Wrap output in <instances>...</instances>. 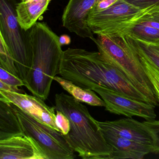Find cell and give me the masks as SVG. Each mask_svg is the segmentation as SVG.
I'll use <instances>...</instances> for the list:
<instances>
[{
	"instance_id": "277c9868",
	"label": "cell",
	"mask_w": 159,
	"mask_h": 159,
	"mask_svg": "<svg viewBox=\"0 0 159 159\" xmlns=\"http://www.w3.org/2000/svg\"><path fill=\"white\" fill-rule=\"evenodd\" d=\"M92 40L98 52L116 66L155 106L159 105L155 90L136 51L122 33L97 35Z\"/></svg>"
},
{
	"instance_id": "5b68a950",
	"label": "cell",
	"mask_w": 159,
	"mask_h": 159,
	"mask_svg": "<svg viewBox=\"0 0 159 159\" xmlns=\"http://www.w3.org/2000/svg\"><path fill=\"white\" fill-rule=\"evenodd\" d=\"M16 5L15 0H0V35L14 58L18 77L24 81L31 69L33 53L28 30L17 20Z\"/></svg>"
},
{
	"instance_id": "4316f807",
	"label": "cell",
	"mask_w": 159,
	"mask_h": 159,
	"mask_svg": "<svg viewBox=\"0 0 159 159\" xmlns=\"http://www.w3.org/2000/svg\"><path fill=\"white\" fill-rule=\"evenodd\" d=\"M59 42L61 46L69 45L71 43V39L67 35H61L59 38Z\"/></svg>"
},
{
	"instance_id": "6da1fadb",
	"label": "cell",
	"mask_w": 159,
	"mask_h": 159,
	"mask_svg": "<svg viewBox=\"0 0 159 159\" xmlns=\"http://www.w3.org/2000/svg\"><path fill=\"white\" fill-rule=\"evenodd\" d=\"M59 74L85 89L106 87L151 104L149 99L99 52L70 48L64 51Z\"/></svg>"
},
{
	"instance_id": "ba28073f",
	"label": "cell",
	"mask_w": 159,
	"mask_h": 159,
	"mask_svg": "<svg viewBox=\"0 0 159 159\" xmlns=\"http://www.w3.org/2000/svg\"><path fill=\"white\" fill-rule=\"evenodd\" d=\"M93 91L105 102V109L113 114L123 115L128 118L139 117L146 120L156 118V106L131 98L125 95L109 88L98 86Z\"/></svg>"
},
{
	"instance_id": "4fadbf2b",
	"label": "cell",
	"mask_w": 159,
	"mask_h": 159,
	"mask_svg": "<svg viewBox=\"0 0 159 159\" xmlns=\"http://www.w3.org/2000/svg\"><path fill=\"white\" fill-rule=\"evenodd\" d=\"M100 130L112 149L110 159H142L153 152V146L124 138L111 131Z\"/></svg>"
},
{
	"instance_id": "484cf974",
	"label": "cell",
	"mask_w": 159,
	"mask_h": 159,
	"mask_svg": "<svg viewBox=\"0 0 159 159\" xmlns=\"http://www.w3.org/2000/svg\"><path fill=\"white\" fill-rule=\"evenodd\" d=\"M0 90L4 91H9V92H15V93H25V91L22 89H19L18 86L7 84L0 81Z\"/></svg>"
},
{
	"instance_id": "52a82bcc",
	"label": "cell",
	"mask_w": 159,
	"mask_h": 159,
	"mask_svg": "<svg viewBox=\"0 0 159 159\" xmlns=\"http://www.w3.org/2000/svg\"><path fill=\"white\" fill-rule=\"evenodd\" d=\"M159 12L154 9L140 10L123 0H118L107 10L89 14L87 24L94 34L110 35L120 33L147 16Z\"/></svg>"
},
{
	"instance_id": "f1b7e54d",
	"label": "cell",
	"mask_w": 159,
	"mask_h": 159,
	"mask_svg": "<svg viewBox=\"0 0 159 159\" xmlns=\"http://www.w3.org/2000/svg\"><path fill=\"white\" fill-rule=\"evenodd\" d=\"M20 1H23V0H20Z\"/></svg>"
},
{
	"instance_id": "e0dca14e",
	"label": "cell",
	"mask_w": 159,
	"mask_h": 159,
	"mask_svg": "<svg viewBox=\"0 0 159 159\" xmlns=\"http://www.w3.org/2000/svg\"><path fill=\"white\" fill-rule=\"evenodd\" d=\"M123 35L128 44L133 49L145 57L159 69V41L148 42Z\"/></svg>"
},
{
	"instance_id": "9c48e42d",
	"label": "cell",
	"mask_w": 159,
	"mask_h": 159,
	"mask_svg": "<svg viewBox=\"0 0 159 159\" xmlns=\"http://www.w3.org/2000/svg\"><path fill=\"white\" fill-rule=\"evenodd\" d=\"M0 99L12 103L40 121L60 132L56 123L55 107L47 106L41 98L26 93L0 90Z\"/></svg>"
},
{
	"instance_id": "83f0119b",
	"label": "cell",
	"mask_w": 159,
	"mask_h": 159,
	"mask_svg": "<svg viewBox=\"0 0 159 159\" xmlns=\"http://www.w3.org/2000/svg\"><path fill=\"white\" fill-rule=\"evenodd\" d=\"M150 17L152 18V19H154V20L159 21V12L150 15Z\"/></svg>"
},
{
	"instance_id": "30bf717a",
	"label": "cell",
	"mask_w": 159,
	"mask_h": 159,
	"mask_svg": "<svg viewBox=\"0 0 159 159\" xmlns=\"http://www.w3.org/2000/svg\"><path fill=\"white\" fill-rule=\"evenodd\" d=\"M99 0H69L62 16L63 26L82 38L94 36L87 24L92 9Z\"/></svg>"
},
{
	"instance_id": "ffe728a7",
	"label": "cell",
	"mask_w": 159,
	"mask_h": 159,
	"mask_svg": "<svg viewBox=\"0 0 159 159\" xmlns=\"http://www.w3.org/2000/svg\"><path fill=\"white\" fill-rule=\"evenodd\" d=\"M136 52L140 57V60L145 67V70L152 84L157 98L159 101V69L148 60L145 57L136 51Z\"/></svg>"
},
{
	"instance_id": "603a6c76",
	"label": "cell",
	"mask_w": 159,
	"mask_h": 159,
	"mask_svg": "<svg viewBox=\"0 0 159 159\" xmlns=\"http://www.w3.org/2000/svg\"><path fill=\"white\" fill-rule=\"evenodd\" d=\"M55 121L60 132L65 135L67 134L70 127V122L67 117L62 111L56 110Z\"/></svg>"
},
{
	"instance_id": "8fae6325",
	"label": "cell",
	"mask_w": 159,
	"mask_h": 159,
	"mask_svg": "<svg viewBox=\"0 0 159 159\" xmlns=\"http://www.w3.org/2000/svg\"><path fill=\"white\" fill-rule=\"evenodd\" d=\"M98 123L101 130L111 131L124 138L153 147V134L143 122L129 118L114 121H98Z\"/></svg>"
},
{
	"instance_id": "9a60e30c",
	"label": "cell",
	"mask_w": 159,
	"mask_h": 159,
	"mask_svg": "<svg viewBox=\"0 0 159 159\" xmlns=\"http://www.w3.org/2000/svg\"><path fill=\"white\" fill-rule=\"evenodd\" d=\"M24 134L12 103L0 99V140Z\"/></svg>"
},
{
	"instance_id": "8992f818",
	"label": "cell",
	"mask_w": 159,
	"mask_h": 159,
	"mask_svg": "<svg viewBox=\"0 0 159 159\" xmlns=\"http://www.w3.org/2000/svg\"><path fill=\"white\" fill-rule=\"evenodd\" d=\"M24 134L32 138L45 159H73L76 155L65 135L13 105Z\"/></svg>"
},
{
	"instance_id": "44dd1931",
	"label": "cell",
	"mask_w": 159,
	"mask_h": 159,
	"mask_svg": "<svg viewBox=\"0 0 159 159\" xmlns=\"http://www.w3.org/2000/svg\"><path fill=\"white\" fill-rule=\"evenodd\" d=\"M140 10L154 9L159 11V0H123Z\"/></svg>"
},
{
	"instance_id": "cb8c5ba5",
	"label": "cell",
	"mask_w": 159,
	"mask_h": 159,
	"mask_svg": "<svg viewBox=\"0 0 159 159\" xmlns=\"http://www.w3.org/2000/svg\"><path fill=\"white\" fill-rule=\"evenodd\" d=\"M143 122L149 127L153 134L154 139L153 153H159V120L154 119L145 120Z\"/></svg>"
},
{
	"instance_id": "7402d4cb",
	"label": "cell",
	"mask_w": 159,
	"mask_h": 159,
	"mask_svg": "<svg viewBox=\"0 0 159 159\" xmlns=\"http://www.w3.org/2000/svg\"><path fill=\"white\" fill-rule=\"evenodd\" d=\"M0 81L18 87L25 86V83L23 80L2 67H0Z\"/></svg>"
},
{
	"instance_id": "5bb4252c",
	"label": "cell",
	"mask_w": 159,
	"mask_h": 159,
	"mask_svg": "<svg viewBox=\"0 0 159 159\" xmlns=\"http://www.w3.org/2000/svg\"><path fill=\"white\" fill-rule=\"evenodd\" d=\"M52 0H23L16 5L17 20L25 30L30 29L47 10Z\"/></svg>"
},
{
	"instance_id": "7c38bea8",
	"label": "cell",
	"mask_w": 159,
	"mask_h": 159,
	"mask_svg": "<svg viewBox=\"0 0 159 159\" xmlns=\"http://www.w3.org/2000/svg\"><path fill=\"white\" fill-rule=\"evenodd\" d=\"M0 159H45L36 142L25 134L0 140Z\"/></svg>"
},
{
	"instance_id": "3957f363",
	"label": "cell",
	"mask_w": 159,
	"mask_h": 159,
	"mask_svg": "<svg viewBox=\"0 0 159 159\" xmlns=\"http://www.w3.org/2000/svg\"><path fill=\"white\" fill-rule=\"evenodd\" d=\"M28 31L33 59L24 81L25 86L33 95L45 100L55 77L59 74L64 51L59 37L45 23L37 22Z\"/></svg>"
},
{
	"instance_id": "d4e9b609",
	"label": "cell",
	"mask_w": 159,
	"mask_h": 159,
	"mask_svg": "<svg viewBox=\"0 0 159 159\" xmlns=\"http://www.w3.org/2000/svg\"><path fill=\"white\" fill-rule=\"evenodd\" d=\"M118 0H99L90 11L91 13L98 12L107 10L112 6Z\"/></svg>"
},
{
	"instance_id": "2e32d148",
	"label": "cell",
	"mask_w": 159,
	"mask_h": 159,
	"mask_svg": "<svg viewBox=\"0 0 159 159\" xmlns=\"http://www.w3.org/2000/svg\"><path fill=\"white\" fill-rule=\"evenodd\" d=\"M54 80L56 81L64 90L80 102H84L92 106L104 107L106 106L104 100L98 96L93 90L84 89L62 77L56 76Z\"/></svg>"
},
{
	"instance_id": "d6986e66",
	"label": "cell",
	"mask_w": 159,
	"mask_h": 159,
	"mask_svg": "<svg viewBox=\"0 0 159 159\" xmlns=\"http://www.w3.org/2000/svg\"><path fill=\"white\" fill-rule=\"evenodd\" d=\"M0 67L18 77L14 58L1 35H0Z\"/></svg>"
},
{
	"instance_id": "ac0fdd59",
	"label": "cell",
	"mask_w": 159,
	"mask_h": 159,
	"mask_svg": "<svg viewBox=\"0 0 159 159\" xmlns=\"http://www.w3.org/2000/svg\"><path fill=\"white\" fill-rule=\"evenodd\" d=\"M126 36L148 42L159 41V30L139 22L125 29L121 32Z\"/></svg>"
},
{
	"instance_id": "7a4b0ae2",
	"label": "cell",
	"mask_w": 159,
	"mask_h": 159,
	"mask_svg": "<svg viewBox=\"0 0 159 159\" xmlns=\"http://www.w3.org/2000/svg\"><path fill=\"white\" fill-rule=\"evenodd\" d=\"M55 102L56 110L69 120L70 130L64 135L78 156L83 159H110L112 149L87 107L64 93L56 94Z\"/></svg>"
}]
</instances>
